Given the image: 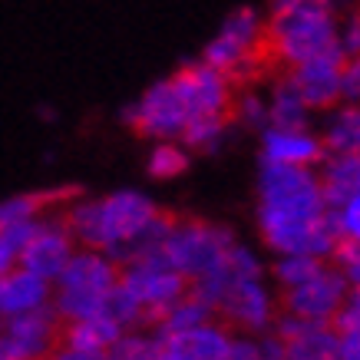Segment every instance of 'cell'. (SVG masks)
I'll use <instances>...</instances> for the list:
<instances>
[{
  "label": "cell",
  "instance_id": "obj_1",
  "mask_svg": "<svg viewBox=\"0 0 360 360\" xmlns=\"http://www.w3.org/2000/svg\"><path fill=\"white\" fill-rule=\"evenodd\" d=\"M258 231L274 255L334 258L340 238L321 175L311 165L264 162L258 172Z\"/></svg>",
  "mask_w": 360,
  "mask_h": 360
},
{
  "label": "cell",
  "instance_id": "obj_2",
  "mask_svg": "<svg viewBox=\"0 0 360 360\" xmlns=\"http://www.w3.org/2000/svg\"><path fill=\"white\" fill-rule=\"evenodd\" d=\"M155 215H159V208L153 198L142 192H129V188L103 198H77L63 212L73 238L83 248L106 251L112 262L122 251V245H129Z\"/></svg>",
  "mask_w": 360,
  "mask_h": 360
},
{
  "label": "cell",
  "instance_id": "obj_3",
  "mask_svg": "<svg viewBox=\"0 0 360 360\" xmlns=\"http://www.w3.org/2000/svg\"><path fill=\"white\" fill-rule=\"evenodd\" d=\"M340 13L330 0H271L268 11V53L288 70L311 56L338 50Z\"/></svg>",
  "mask_w": 360,
  "mask_h": 360
},
{
  "label": "cell",
  "instance_id": "obj_4",
  "mask_svg": "<svg viewBox=\"0 0 360 360\" xmlns=\"http://www.w3.org/2000/svg\"><path fill=\"white\" fill-rule=\"evenodd\" d=\"M235 241L238 238L225 225L202 221V219H186V221L172 219V229H169V235L162 241V255L192 284L198 278L212 274L215 268H221Z\"/></svg>",
  "mask_w": 360,
  "mask_h": 360
},
{
  "label": "cell",
  "instance_id": "obj_5",
  "mask_svg": "<svg viewBox=\"0 0 360 360\" xmlns=\"http://www.w3.org/2000/svg\"><path fill=\"white\" fill-rule=\"evenodd\" d=\"M120 281L129 288V295L146 307L149 328L155 324V317L162 314L165 307H172L182 295H188V278L175 268L162 251L136 258V262L120 264Z\"/></svg>",
  "mask_w": 360,
  "mask_h": 360
},
{
  "label": "cell",
  "instance_id": "obj_6",
  "mask_svg": "<svg viewBox=\"0 0 360 360\" xmlns=\"http://www.w3.org/2000/svg\"><path fill=\"white\" fill-rule=\"evenodd\" d=\"M350 284L340 274L338 264H330V258L317 268L307 281L295 284V288H284L281 291V311L304 321H321V324H334L338 311L347 301Z\"/></svg>",
  "mask_w": 360,
  "mask_h": 360
},
{
  "label": "cell",
  "instance_id": "obj_7",
  "mask_svg": "<svg viewBox=\"0 0 360 360\" xmlns=\"http://www.w3.org/2000/svg\"><path fill=\"white\" fill-rule=\"evenodd\" d=\"M122 120L129 122L136 132L149 136V139H182L188 110L182 96H179V89H175L172 77H169L146 89L129 110L122 112Z\"/></svg>",
  "mask_w": 360,
  "mask_h": 360
},
{
  "label": "cell",
  "instance_id": "obj_8",
  "mask_svg": "<svg viewBox=\"0 0 360 360\" xmlns=\"http://www.w3.org/2000/svg\"><path fill=\"white\" fill-rule=\"evenodd\" d=\"M172 83L186 103L188 120L192 116H231V103H235L231 77L221 73L219 66L205 63V60L188 63L175 73Z\"/></svg>",
  "mask_w": 360,
  "mask_h": 360
},
{
  "label": "cell",
  "instance_id": "obj_9",
  "mask_svg": "<svg viewBox=\"0 0 360 360\" xmlns=\"http://www.w3.org/2000/svg\"><path fill=\"white\" fill-rule=\"evenodd\" d=\"M77 245L79 241L73 238V231H70L63 215H50V212H46L44 219L37 221V231H33V238L27 241V248L20 251L17 264L53 284L56 278L63 274L66 264H70V258L77 255Z\"/></svg>",
  "mask_w": 360,
  "mask_h": 360
},
{
  "label": "cell",
  "instance_id": "obj_10",
  "mask_svg": "<svg viewBox=\"0 0 360 360\" xmlns=\"http://www.w3.org/2000/svg\"><path fill=\"white\" fill-rule=\"evenodd\" d=\"M0 330L7 334L20 360H46L63 338V321H60L53 301H50L37 311H27V314L4 317Z\"/></svg>",
  "mask_w": 360,
  "mask_h": 360
},
{
  "label": "cell",
  "instance_id": "obj_11",
  "mask_svg": "<svg viewBox=\"0 0 360 360\" xmlns=\"http://www.w3.org/2000/svg\"><path fill=\"white\" fill-rule=\"evenodd\" d=\"M159 360H229L231 357V328L225 321H205L198 328L179 330V334H165Z\"/></svg>",
  "mask_w": 360,
  "mask_h": 360
},
{
  "label": "cell",
  "instance_id": "obj_12",
  "mask_svg": "<svg viewBox=\"0 0 360 360\" xmlns=\"http://www.w3.org/2000/svg\"><path fill=\"white\" fill-rule=\"evenodd\" d=\"M328 146L321 132L311 126H264L262 129V159L281 165H321Z\"/></svg>",
  "mask_w": 360,
  "mask_h": 360
},
{
  "label": "cell",
  "instance_id": "obj_13",
  "mask_svg": "<svg viewBox=\"0 0 360 360\" xmlns=\"http://www.w3.org/2000/svg\"><path fill=\"white\" fill-rule=\"evenodd\" d=\"M340 70H344V53L340 50H330V53L311 56L304 63L291 66L288 73L297 83L301 96L307 99L311 110L328 112L340 103Z\"/></svg>",
  "mask_w": 360,
  "mask_h": 360
},
{
  "label": "cell",
  "instance_id": "obj_14",
  "mask_svg": "<svg viewBox=\"0 0 360 360\" xmlns=\"http://www.w3.org/2000/svg\"><path fill=\"white\" fill-rule=\"evenodd\" d=\"M53 284L56 288H73V291H89V295H110L120 284V262H112L106 251L79 245L77 255L70 258V264Z\"/></svg>",
  "mask_w": 360,
  "mask_h": 360
},
{
  "label": "cell",
  "instance_id": "obj_15",
  "mask_svg": "<svg viewBox=\"0 0 360 360\" xmlns=\"http://www.w3.org/2000/svg\"><path fill=\"white\" fill-rule=\"evenodd\" d=\"M50 301H53L50 281L20 268V264H13L11 271L0 278V317L27 314V311L50 304Z\"/></svg>",
  "mask_w": 360,
  "mask_h": 360
},
{
  "label": "cell",
  "instance_id": "obj_16",
  "mask_svg": "<svg viewBox=\"0 0 360 360\" xmlns=\"http://www.w3.org/2000/svg\"><path fill=\"white\" fill-rule=\"evenodd\" d=\"M321 186L330 205L360 192V153H328L324 162L317 165Z\"/></svg>",
  "mask_w": 360,
  "mask_h": 360
},
{
  "label": "cell",
  "instance_id": "obj_17",
  "mask_svg": "<svg viewBox=\"0 0 360 360\" xmlns=\"http://www.w3.org/2000/svg\"><path fill=\"white\" fill-rule=\"evenodd\" d=\"M268 112H271L268 126H311L307 120H311L314 110L301 96V89L291 79V73H284L281 79H274L271 93H268Z\"/></svg>",
  "mask_w": 360,
  "mask_h": 360
},
{
  "label": "cell",
  "instance_id": "obj_18",
  "mask_svg": "<svg viewBox=\"0 0 360 360\" xmlns=\"http://www.w3.org/2000/svg\"><path fill=\"white\" fill-rule=\"evenodd\" d=\"M321 139L328 153H360V106L357 103H338L328 110Z\"/></svg>",
  "mask_w": 360,
  "mask_h": 360
},
{
  "label": "cell",
  "instance_id": "obj_19",
  "mask_svg": "<svg viewBox=\"0 0 360 360\" xmlns=\"http://www.w3.org/2000/svg\"><path fill=\"white\" fill-rule=\"evenodd\" d=\"M212 317H215L212 304H208V301H202V297L188 288V295H182L172 307H165L162 314L155 317L153 330L159 334V338H165V334H179V330L198 328V324H205V321H212Z\"/></svg>",
  "mask_w": 360,
  "mask_h": 360
},
{
  "label": "cell",
  "instance_id": "obj_20",
  "mask_svg": "<svg viewBox=\"0 0 360 360\" xmlns=\"http://www.w3.org/2000/svg\"><path fill=\"white\" fill-rule=\"evenodd\" d=\"M122 338V328L106 314L96 317H83V321H70L63 324V338L73 347H86V350H110L116 340Z\"/></svg>",
  "mask_w": 360,
  "mask_h": 360
},
{
  "label": "cell",
  "instance_id": "obj_21",
  "mask_svg": "<svg viewBox=\"0 0 360 360\" xmlns=\"http://www.w3.org/2000/svg\"><path fill=\"white\" fill-rule=\"evenodd\" d=\"M225 132H229V116H192L186 122L182 142L192 153H215L225 142Z\"/></svg>",
  "mask_w": 360,
  "mask_h": 360
},
{
  "label": "cell",
  "instance_id": "obj_22",
  "mask_svg": "<svg viewBox=\"0 0 360 360\" xmlns=\"http://www.w3.org/2000/svg\"><path fill=\"white\" fill-rule=\"evenodd\" d=\"M229 360H284V340L274 334V328L262 334H241L231 340Z\"/></svg>",
  "mask_w": 360,
  "mask_h": 360
},
{
  "label": "cell",
  "instance_id": "obj_23",
  "mask_svg": "<svg viewBox=\"0 0 360 360\" xmlns=\"http://www.w3.org/2000/svg\"><path fill=\"white\" fill-rule=\"evenodd\" d=\"M324 262L328 258H317V255H278V262L271 264V278L284 291V288H295V284L307 281Z\"/></svg>",
  "mask_w": 360,
  "mask_h": 360
},
{
  "label": "cell",
  "instance_id": "obj_24",
  "mask_svg": "<svg viewBox=\"0 0 360 360\" xmlns=\"http://www.w3.org/2000/svg\"><path fill=\"white\" fill-rule=\"evenodd\" d=\"M188 169V149L175 139H159V146L149 155V175L153 179H175Z\"/></svg>",
  "mask_w": 360,
  "mask_h": 360
},
{
  "label": "cell",
  "instance_id": "obj_25",
  "mask_svg": "<svg viewBox=\"0 0 360 360\" xmlns=\"http://www.w3.org/2000/svg\"><path fill=\"white\" fill-rule=\"evenodd\" d=\"M56 202V195H11L0 202V229L17 225V221H33L46 215V208Z\"/></svg>",
  "mask_w": 360,
  "mask_h": 360
},
{
  "label": "cell",
  "instance_id": "obj_26",
  "mask_svg": "<svg viewBox=\"0 0 360 360\" xmlns=\"http://www.w3.org/2000/svg\"><path fill=\"white\" fill-rule=\"evenodd\" d=\"M231 116L245 126V129H258L262 132L268 122H271V112H268V96L262 93H241L235 103H231Z\"/></svg>",
  "mask_w": 360,
  "mask_h": 360
},
{
  "label": "cell",
  "instance_id": "obj_27",
  "mask_svg": "<svg viewBox=\"0 0 360 360\" xmlns=\"http://www.w3.org/2000/svg\"><path fill=\"white\" fill-rule=\"evenodd\" d=\"M330 215H334V229H338L340 241H360V192L330 205Z\"/></svg>",
  "mask_w": 360,
  "mask_h": 360
},
{
  "label": "cell",
  "instance_id": "obj_28",
  "mask_svg": "<svg viewBox=\"0 0 360 360\" xmlns=\"http://www.w3.org/2000/svg\"><path fill=\"white\" fill-rule=\"evenodd\" d=\"M338 50L344 56H360V11L350 7V11L340 13L338 20Z\"/></svg>",
  "mask_w": 360,
  "mask_h": 360
},
{
  "label": "cell",
  "instance_id": "obj_29",
  "mask_svg": "<svg viewBox=\"0 0 360 360\" xmlns=\"http://www.w3.org/2000/svg\"><path fill=\"white\" fill-rule=\"evenodd\" d=\"M330 262L340 268L350 288H360V241H340Z\"/></svg>",
  "mask_w": 360,
  "mask_h": 360
},
{
  "label": "cell",
  "instance_id": "obj_30",
  "mask_svg": "<svg viewBox=\"0 0 360 360\" xmlns=\"http://www.w3.org/2000/svg\"><path fill=\"white\" fill-rule=\"evenodd\" d=\"M340 103H357L360 106V56H344V70H340Z\"/></svg>",
  "mask_w": 360,
  "mask_h": 360
},
{
  "label": "cell",
  "instance_id": "obj_31",
  "mask_svg": "<svg viewBox=\"0 0 360 360\" xmlns=\"http://www.w3.org/2000/svg\"><path fill=\"white\" fill-rule=\"evenodd\" d=\"M334 328L360 334V288H350L347 291V301H344V307L334 317Z\"/></svg>",
  "mask_w": 360,
  "mask_h": 360
},
{
  "label": "cell",
  "instance_id": "obj_32",
  "mask_svg": "<svg viewBox=\"0 0 360 360\" xmlns=\"http://www.w3.org/2000/svg\"><path fill=\"white\" fill-rule=\"evenodd\" d=\"M46 360H106V350H86V347H73V344H66L60 340L53 347V354Z\"/></svg>",
  "mask_w": 360,
  "mask_h": 360
},
{
  "label": "cell",
  "instance_id": "obj_33",
  "mask_svg": "<svg viewBox=\"0 0 360 360\" xmlns=\"http://www.w3.org/2000/svg\"><path fill=\"white\" fill-rule=\"evenodd\" d=\"M0 360H20L17 357V350H13V344L7 340V334L0 330Z\"/></svg>",
  "mask_w": 360,
  "mask_h": 360
},
{
  "label": "cell",
  "instance_id": "obj_34",
  "mask_svg": "<svg viewBox=\"0 0 360 360\" xmlns=\"http://www.w3.org/2000/svg\"><path fill=\"white\" fill-rule=\"evenodd\" d=\"M13 264H17V258H13L11 251H7V248H4V245H0V278H4V274L11 271Z\"/></svg>",
  "mask_w": 360,
  "mask_h": 360
},
{
  "label": "cell",
  "instance_id": "obj_35",
  "mask_svg": "<svg viewBox=\"0 0 360 360\" xmlns=\"http://www.w3.org/2000/svg\"><path fill=\"white\" fill-rule=\"evenodd\" d=\"M0 321H4V317H0Z\"/></svg>",
  "mask_w": 360,
  "mask_h": 360
},
{
  "label": "cell",
  "instance_id": "obj_36",
  "mask_svg": "<svg viewBox=\"0 0 360 360\" xmlns=\"http://www.w3.org/2000/svg\"><path fill=\"white\" fill-rule=\"evenodd\" d=\"M284 360H288V357H284Z\"/></svg>",
  "mask_w": 360,
  "mask_h": 360
}]
</instances>
